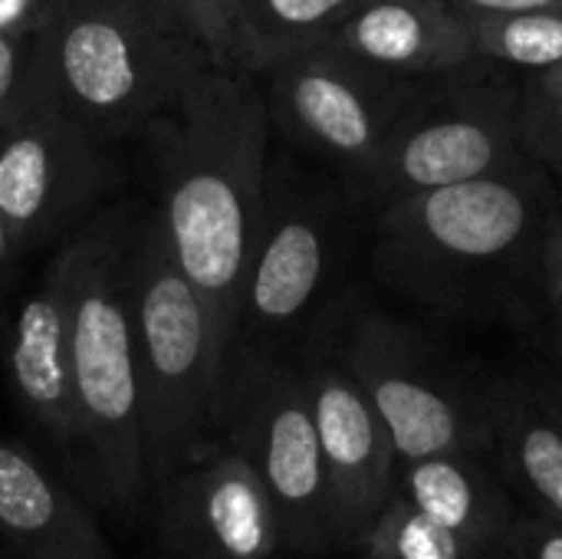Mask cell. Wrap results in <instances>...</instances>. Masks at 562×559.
<instances>
[{
	"label": "cell",
	"instance_id": "cell-1",
	"mask_svg": "<svg viewBox=\"0 0 562 559\" xmlns=\"http://www.w3.org/2000/svg\"><path fill=\"white\" fill-rule=\"evenodd\" d=\"M553 175L507 171L422 191L372 214V270L402 300L464 326H507L537 343Z\"/></svg>",
	"mask_w": 562,
	"mask_h": 559
},
{
	"label": "cell",
	"instance_id": "cell-2",
	"mask_svg": "<svg viewBox=\"0 0 562 559\" xmlns=\"http://www.w3.org/2000/svg\"><path fill=\"white\" fill-rule=\"evenodd\" d=\"M270 132L260 76L234 63L201 66L142 128L158 188L161 234L211 306L227 362L240 287L267 201Z\"/></svg>",
	"mask_w": 562,
	"mask_h": 559
},
{
	"label": "cell",
	"instance_id": "cell-3",
	"mask_svg": "<svg viewBox=\"0 0 562 559\" xmlns=\"http://www.w3.org/2000/svg\"><path fill=\"white\" fill-rule=\"evenodd\" d=\"M207 63L168 0H53L40 30V96L102 142L138 135Z\"/></svg>",
	"mask_w": 562,
	"mask_h": 559
},
{
	"label": "cell",
	"instance_id": "cell-4",
	"mask_svg": "<svg viewBox=\"0 0 562 559\" xmlns=\"http://www.w3.org/2000/svg\"><path fill=\"white\" fill-rule=\"evenodd\" d=\"M125 208L89 221L63 250L69 260V353L79 418V458L102 504L122 517L145 507L148 471L142 441V389L128 310Z\"/></svg>",
	"mask_w": 562,
	"mask_h": 559
},
{
	"label": "cell",
	"instance_id": "cell-5",
	"mask_svg": "<svg viewBox=\"0 0 562 559\" xmlns=\"http://www.w3.org/2000/svg\"><path fill=\"white\" fill-rule=\"evenodd\" d=\"M128 310L142 389L148 488L221 438L227 346L211 306L178 267L158 214L132 221Z\"/></svg>",
	"mask_w": 562,
	"mask_h": 559
},
{
	"label": "cell",
	"instance_id": "cell-6",
	"mask_svg": "<svg viewBox=\"0 0 562 559\" xmlns=\"http://www.w3.org/2000/svg\"><path fill=\"white\" fill-rule=\"evenodd\" d=\"M310 336H323L362 385L398 461L445 451L491 455V372L458 356L435 329L339 297Z\"/></svg>",
	"mask_w": 562,
	"mask_h": 559
},
{
	"label": "cell",
	"instance_id": "cell-7",
	"mask_svg": "<svg viewBox=\"0 0 562 559\" xmlns=\"http://www.w3.org/2000/svg\"><path fill=\"white\" fill-rule=\"evenodd\" d=\"M366 211L342 185L290 165L267 175L257 244L244 273L231 359L244 349L300 356L310 333L342 297L352 221ZM231 366V362H227Z\"/></svg>",
	"mask_w": 562,
	"mask_h": 559
},
{
	"label": "cell",
	"instance_id": "cell-8",
	"mask_svg": "<svg viewBox=\"0 0 562 559\" xmlns=\"http://www.w3.org/2000/svg\"><path fill=\"white\" fill-rule=\"evenodd\" d=\"M520 96L524 82L484 56L418 79L375 168L352 194L375 214L392 201L527 161Z\"/></svg>",
	"mask_w": 562,
	"mask_h": 559
},
{
	"label": "cell",
	"instance_id": "cell-9",
	"mask_svg": "<svg viewBox=\"0 0 562 559\" xmlns=\"http://www.w3.org/2000/svg\"><path fill=\"white\" fill-rule=\"evenodd\" d=\"M221 441L263 481L277 507L283 550L300 557L336 550L329 478L300 356L244 349L231 359L221 399Z\"/></svg>",
	"mask_w": 562,
	"mask_h": 559
},
{
	"label": "cell",
	"instance_id": "cell-10",
	"mask_svg": "<svg viewBox=\"0 0 562 559\" xmlns=\"http://www.w3.org/2000/svg\"><path fill=\"white\" fill-rule=\"evenodd\" d=\"M260 82L273 128L326 161L349 191L375 168L418 86V79L366 66L333 43L277 59L260 72Z\"/></svg>",
	"mask_w": 562,
	"mask_h": 559
},
{
	"label": "cell",
	"instance_id": "cell-11",
	"mask_svg": "<svg viewBox=\"0 0 562 559\" xmlns=\"http://www.w3.org/2000/svg\"><path fill=\"white\" fill-rule=\"evenodd\" d=\"M105 145L46 99L0 125V214L20 250L63 234L112 188Z\"/></svg>",
	"mask_w": 562,
	"mask_h": 559
},
{
	"label": "cell",
	"instance_id": "cell-12",
	"mask_svg": "<svg viewBox=\"0 0 562 559\" xmlns=\"http://www.w3.org/2000/svg\"><path fill=\"white\" fill-rule=\"evenodd\" d=\"M151 494L171 559H273L283 550L263 481L221 438L178 465Z\"/></svg>",
	"mask_w": 562,
	"mask_h": 559
},
{
	"label": "cell",
	"instance_id": "cell-13",
	"mask_svg": "<svg viewBox=\"0 0 562 559\" xmlns=\"http://www.w3.org/2000/svg\"><path fill=\"white\" fill-rule=\"evenodd\" d=\"M300 362L329 478L336 550H352L392 497L398 455L382 415L323 336L303 343Z\"/></svg>",
	"mask_w": 562,
	"mask_h": 559
},
{
	"label": "cell",
	"instance_id": "cell-14",
	"mask_svg": "<svg viewBox=\"0 0 562 559\" xmlns=\"http://www.w3.org/2000/svg\"><path fill=\"white\" fill-rule=\"evenodd\" d=\"M494 465L520 507L562 524V369L491 376Z\"/></svg>",
	"mask_w": 562,
	"mask_h": 559
},
{
	"label": "cell",
	"instance_id": "cell-15",
	"mask_svg": "<svg viewBox=\"0 0 562 559\" xmlns=\"http://www.w3.org/2000/svg\"><path fill=\"white\" fill-rule=\"evenodd\" d=\"M10 382L26 415L63 448L79 451V418L69 353V260L66 250L20 300L10 326Z\"/></svg>",
	"mask_w": 562,
	"mask_h": 559
},
{
	"label": "cell",
	"instance_id": "cell-16",
	"mask_svg": "<svg viewBox=\"0 0 562 559\" xmlns=\"http://www.w3.org/2000/svg\"><path fill=\"white\" fill-rule=\"evenodd\" d=\"M323 43L412 79L477 59L468 16L451 0H359Z\"/></svg>",
	"mask_w": 562,
	"mask_h": 559
},
{
	"label": "cell",
	"instance_id": "cell-17",
	"mask_svg": "<svg viewBox=\"0 0 562 559\" xmlns=\"http://www.w3.org/2000/svg\"><path fill=\"white\" fill-rule=\"evenodd\" d=\"M0 540L20 559H112L79 501L10 441H0Z\"/></svg>",
	"mask_w": 562,
	"mask_h": 559
},
{
	"label": "cell",
	"instance_id": "cell-18",
	"mask_svg": "<svg viewBox=\"0 0 562 559\" xmlns=\"http://www.w3.org/2000/svg\"><path fill=\"white\" fill-rule=\"evenodd\" d=\"M392 491L435 524L484 547H501L520 511V501L501 478L494 455L474 451L398 461Z\"/></svg>",
	"mask_w": 562,
	"mask_h": 559
},
{
	"label": "cell",
	"instance_id": "cell-19",
	"mask_svg": "<svg viewBox=\"0 0 562 559\" xmlns=\"http://www.w3.org/2000/svg\"><path fill=\"white\" fill-rule=\"evenodd\" d=\"M356 3L359 0H244L227 63L260 76L277 59L323 43Z\"/></svg>",
	"mask_w": 562,
	"mask_h": 559
},
{
	"label": "cell",
	"instance_id": "cell-20",
	"mask_svg": "<svg viewBox=\"0 0 562 559\" xmlns=\"http://www.w3.org/2000/svg\"><path fill=\"white\" fill-rule=\"evenodd\" d=\"M477 56L507 69L543 72L562 63V3L507 13H464Z\"/></svg>",
	"mask_w": 562,
	"mask_h": 559
},
{
	"label": "cell",
	"instance_id": "cell-21",
	"mask_svg": "<svg viewBox=\"0 0 562 559\" xmlns=\"http://www.w3.org/2000/svg\"><path fill=\"white\" fill-rule=\"evenodd\" d=\"M352 550L362 559H477L487 547L435 524L392 491Z\"/></svg>",
	"mask_w": 562,
	"mask_h": 559
},
{
	"label": "cell",
	"instance_id": "cell-22",
	"mask_svg": "<svg viewBox=\"0 0 562 559\" xmlns=\"http://www.w3.org/2000/svg\"><path fill=\"white\" fill-rule=\"evenodd\" d=\"M53 0H0V125L40 96V30Z\"/></svg>",
	"mask_w": 562,
	"mask_h": 559
},
{
	"label": "cell",
	"instance_id": "cell-23",
	"mask_svg": "<svg viewBox=\"0 0 562 559\" xmlns=\"http://www.w3.org/2000/svg\"><path fill=\"white\" fill-rule=\"evenodd\" d=\"M520 142L553 178L562 175V99L524 82L520 96Z\"/></svg>",
	"mask_w": 562,
	"mask_h": 559
},
{
	"label": "cell",
	"instance_id": "cell-24",
	"mask_svg": "<svg viewBox=\"0 0 562 559\" xmlns=\"http://www.w3.org/2000/svg\"><path fill=\"white\" fill-rule=\"evenodd\" d=\"M537 346L562 369V208L557 204L547 244H543V280H540V333Z\"/></svg>",
	"mask_w": 562,
	"mask_h": 559
},
{
	"label": "cell",
	"instance_id": "cell-25",
	"mask_svg": "<svg viewBox=\"0 0 562 559\" xmlns=\"http://www.w3.org/2000/svg\"><path fill=\"white\" fill-rule=\"evenodd\" d=\"M168 3L201 36V43L211 49L214 63H227L234 20H237V10L244 0H168Z\"/></svg>",
	"mask_w": 562,
	"mask_h": 559
},
{
	"label": "cell",
	"instance_id": "cell-26",
	"mask_svg": "<svg viewBox=\"0 0 562 559\" xmlns=\"http://www.w3.org/2000/svg\"><path fill=\"white\" fill-rule=\"evenodd\" d=\"M501 550L510 559H562V524L520 507L501 540Z\"/></svg>",
	"mask_w": 562,
	"mask_h": 559
},
{
	"label": "cell",
	"instance_id": "cell-27",
	"mask_svg": "<svg viewBox=\"0 0 562 559\" xmlns=\"http://www.w3.org/2000/svg\"><path fill=\"white\" fill-rule=\"evenodd\" d=\"M464 13H507V10H530V7H557L562 0H451Z\"/></svg>",
	"mask_w": 562,
	"mask_h": 559
},
{
	"label": "cell",
	"instance_id": "cell-28",
	"mask_svg": "<svg viewBox=\"0 0 562 559\" xmlns=\"http://www.w3.org/2000/svg\"><path fill=\"white\" fill-rule=\"evenodd\" d=\"M16 254H20V247H16V241H13V234H10V227H7V221L0 214V280L10 277V270L16 264Z\"/></svg>",
	"mask_w": 562,
	"mask_h": 559
},
{
	"label": "cell",
	"instance_id": "cell-29",
	"mask_svg": "<svg viewBox=\"0 0 562 559\" xmlns=\"http://www.w3.org/2000/svg\"><path fill=\"white\" fill-rule=\"evenodd\" d=\"M527 82H530L533 89H540V92H550V96H560L562 99V63L560 66L543 69V72H533Z\"/></svg>",
	"mask_w": 562,
	"mask_h": 559
},
{
	"label": "cell",
	"instance_id": "cell-30",
	"mask_svg": "<svg viewBox=\"0 0 562 559\" xmlns=\"http://www.w3.org/2000/svg\"><path fill=\"white\" fill-rule=\"evenodd\" d=\"M477 559H510V557H507V554H504L501 547H487V550H484V554H481Z\"/></svg>",
	"mask_w": 562,
	"mask_h": 559
},
{
	"label": "cell",
	"instance_id": "cell-31",
	"mask_svg": "<svg viewBox=\"0 0 562 559\" xmlns=\"http://www.w3.org/2000/svg\"><path fill=\"white\" fill-rule=\"evenodd\" d=\"M553 181H557V185H560V188H562V175H557V178H553Z\"/></svg>",
	"mask_w": 562,
	"mask_h": 559
},
{
	"label": "cell",
	"instance_id": "cell-32",
	"mask_svg": "<svg viewBox=\"0 0 562 559\" xmlns=\"http://www.w3.org/2000/svg\"><path fill=\"white\" fill-rule=\"evenodd\" d=\"M560 208H562V188H560Z\"/></svg>",
	"mask_w": 562,
	"mask_h": 559
}]
</instances>
